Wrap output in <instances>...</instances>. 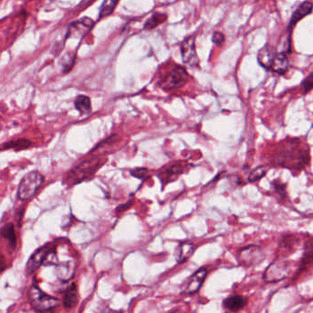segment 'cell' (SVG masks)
I'll list each match as a JSON object with an SVG mask.
<instances>
[{"instance_id":"1","label":"cell","mask_w":313,"mask_h":313,"mask_svg":"<svg viewBox=\"0 0 313 313\" xmlns=\"http://www.w3.org/2000/svg\"><path fill=\"white\" fill-rule=\"evenodd\" d=\"M28 299L31 306L38 313H54V309L59 305L57 298L45 293L37 285L30 287Z\"/></svg>"},{"instance_id":"2","label":"cell","mask_w":313,"mask_h":313,"mask_svg":"<svg viewBox=\"0 0 313 313\" xmlns=\"http://www.w3.org/2000/svg\"><path fill=\"white\" fill-rule=\"evenodd\" d=\"M101 159L98 157H92L84 160V162L80 163L78 166L69 172L66 177V182L68 185H74L84 181L85 179H90L95 171L100 168Z\"/></svg>"},{"instance_id":"3","label":"cell","mask_w":313,"mask_h":313,"mask_svg":"<svg viewBox=\"0 0 313 313\" xmlns=\"http://www.w3.org/2000/svg\"><path fill=\"white\" fill-rule=\"evenodd\" d=\"M43 181L44 177L39 171L34 170L26 174L18 186L17 197L22 201H28L31 199L40 188Z\"/></svg>"},{"instance_id":"4","label":"cell","mask_w":313,"mask_h":313,"mask_svg":"<svg viewBox=\"0 0 313 313\" xmlns=\"http://www.w3.org/2000/svg\"><path fill=\"white\" fill-rule=\"evenodd\" d=\"M266 255L263 249L258 246H246L237 252V260L241 266L246 268L256 267L263 262Z\"/></svg>"},{"instance_id":"5","label":"cell","mask_w":313,"mask_h":313,"mask_svg":"<svg viewBox=\"0 0 313 313\" xmlns=\"http://www.w3.org/2000/svg\"><path fill=\"white\" fill-rule=\"evenodd\" d=\"M290 274L291 266L289 262L277 258L266 269L262 278L267 283H276L284 280Z\"/></svg>"},{"instance_id":"6","label":"cell","mask_w":313,"mask_h":313,"mask_svg":"<svg viewBox=\"0 0 313 313\" xmlns=\"http://www.w3.org/2000/svg\"><path fill=\"white\" fill-rule=\"evenodd\" d=\"M189 78V75L184 68L175 66L168 72L160 81V86L163 89H177L183 86Z\"/></svg>"},{"instance_id":"7","label":"cell","mask_w":313,"mask_h":313,"mask_svg":"<svg viewBox=\"0 0 313 313\" xmlns=\"http://www.w3.org/2000/svg\"><path fill=\"white\" fill-rule=\"evenodd\" d=\"M180 50L184 64L190 67H196L199 65V58L196 51L194 36H190L182 41L180 45Z\"/></svg>"},{"instance_id":"8","label":"cell","mask_w":313,"mask_h":313,"mask_svg":"<svg viewBox=\"0 0 313 313\" xmlns=\"http://www.w3.org/2000/svg\"><path fill=\"white\" fill-rule=\"evenodd\" d=\"M95 22L90 17H83L72 23L68 28L66 39H82L94 27Z\"/></svg>"},{"instance_id":"9","label":"cell","mask_w":313,"mask_h":313,"mask_svg":"<svg viewBox=\"0 0 313 313\" xmlns=\"http://www.w3.org/2000/svg\"><path fill=\"white\" fill-rule=\"evenodd\" d=\"M208 270L206 268H201L196 271L195 273L190 276L182 287V292L188 295L194 294L201 289V286L206 279Z\"/></svg>"},{"instance_id":"10","label":"cell","mask_w":313,"mask_h":313,"mask_svg":"<svg viewBox=\"0 0 313 313\" xmlns=\"http://www.w3.org/2000/svg\"><path fill=\"white\" fill-rule=\"evenodd\" d=\"M50 246H45L40 247L38 250L34 252L33 254L31 255V257H29L28 263H27V268H26L28 274H33L34 272L36 270H38L41 265H43L45 257L48 254Z\"/></svg>"},{"instance_id":"11","label":"cell","mask_w":313,"mask_h":313,"mask_svg":"<svg viewBox=\"0 0 313 313\" xmlns=\"http://www.w3.org/2000/svg\"><path fill=\"white\" fill-rule=\"evenodd\" d=\"M248 298L243 295H233L227 297L223 302V307L231 313H238L246 307Z\"/></svg>"},{"instance_id":"12","label":"cell","mask_w":313,"mask_h":313,"mask_svg":"<svg viewBox=\"0 0 313 313\" xmlns=\"http://www.w3.org/2000/svg\"><path fill=\"white\" fill-rule=\"evenodd\" d=\"M55 267V274L59 280L66 282L73 279L75 273V262L73 260L59 262Z\"/></svg>"},{"instance_id":"13","label":"cell","mask_w":313,"mask_h":313,"mask_svg":"<svg viewBox=\"0 0 313 313\" xmlns=\"http://www.w3.org/2000/svg\"><path fill=\"white\" fill-rule=\"evenodd\" d=\"M313 4L309 1H305L302 3V5L298 6V8L292 14L291 22H290V28L291 29L296 25L297 23L299 22L300 20H302V18H304L308 15H310L313 11Z\"/></svg>"},{"instance_id":"14","label":"cell","mask_w":313,"mask_h":313,"mask_svg":"<svg viewBox=\"0 0 313 313\" xmlns=\"http://www.w3.org/2000/svg\"><path fill=\"white\" fill-rule=\"evenodd\" d=\"M313 264V239L308 240L304 247H303V253L302 257L300 261V269L299 273H301L303 270L307 269L311 265Z\"/></svg>"},{"instance_id":"15","label":"cell","mask_w":313,"mask_h":313,"mask_svg":"<svg viewBox=\"0 0 313 313\" xmlns=\"http://www.w3.org/2000/svg\"><path fill=\"white\" fill-rule=\"evenodd\" d=\"M194 250H195V246L192 243H190V242L180 243L176 252V259L178 264L186 262L191 257Z\"/></svg>"},{"instance_id":"16","label":"cell","mask_w":313,"mask_h":313,"mask_svg":"<svg viewBox=\"0 0 313 313\" xmlns=\"http://www.w3.org/2000/svg\"><path fill=\"white\" fill-rule=\"evenodd\" d=\"M62 302H63V306L66 309H73L78 304V290L74 283L70 286L64 292Z\"/></svg>"},{"instance_id":"17","label":"cell","mask_w":313,"mask_h":313,"mask_svg":"<svg viewBox=\"0 0 313 313\" xmlns=\"http://www.w3.org/2000/svg\"><path fill=\"white\" fill-rule=\"evenodd\" d=\"M33 142L31 140L27 139H18V140L8 141L6 143H4L0 147L1 151H6V150H14V151H24L28 148H31L33 146Z\"/></svg>"},{"instance_id":"18","label":"cell","mask_w":313,"mask_h":313,"mask_svg":"<svg viewBox=\"0 0 313 313\" xmlns=\"http://www.w3.org/2000/svg\"><path fill=\"white\" fill-rule=\"evenodd\" d=\"M288 68H289V61L286 54L277 52L269 70H271L274 73L282 74L287 72Z\"/></svg>"},{"instance_id":"19","label":"cell","mask_w":313,"mask_h":313,"mask_svg":"<svg viewBox=\"0 0 313 313\" xmlns=\"http://www.w3.org/2000/svg\"><path fill=\"white\" fill-rule=\"evenodd\" d=\"M276 53L277 52L271 47L266 46V47H264L263 49H261L258 53V62L263 67L269 70V68L271 66L272 62L274 60Z\"/></svg>"},{"instance_id":"20","label":"cell","mask_w":313,"mask_h":313,"mask_svg":"<svg viewBox=\"0 0 313 313\" xmlns=\"http://www.w3.org/2000/svg\"><path fill=\"white\" fill-rule=\"evenodd\" d=\"M184 171V165L182 164H174L172 166L168 167L163 171V176L161 179H164L165 182H168L172 179H175L180 174Z\"/></svg>"},{"instance_id":"21","label":"cell","mask_w":313,"mask_h":313,"mask_svg":"<svg viewBox=\"0 0 313 313\" xmlns=\"http://www.w3.org/2000/svg\"><path fill=\"white\" fill-rule=\"evenodd\" d=\"M167 19V15L164 13H154L144 24V28L151 30L165 22Z\"/></svg>"},{"instance_id":"22","label":"cell","mask_w":313,"mask_h":313,"mask_svg":"<svg viewBox=\"0 0 313 313\" xmlns=\"http://www.w3.org/2000/svg\"><path fill=\"white\" fill-rule=\"evenodd\" d=\"M0 234L4 238H6V240L9 242V244H10V246L12 247L16 246V244H17V235H16V232H15V228H14L13 224L9 223V224H5L2 227Z\"/></svg>"},{"instance_id":"23","label":"cell","mask_w":313,"mask_h":313,"mask_svg":"<svg viewBox=\"0 0 313 313\" xmlns=\"http://www.w3.org/2000/svg\"><path fill=\"white\" fill-rule=\"evenodd\" d=\"M74 105H75V108L82 115H87V114H89L92 111L91 101H90V98L88 96L80 95L76 98Z\"/></svg>"},{"instance_id":"24","label":"cell","mask_w":313,"mask_h":313,"mask_svg":"<svg viewBox=\"0 0 313 313\" xmlns=\"http://www.w3.org/2000/svg\"><path fill=\"white\" fill-rule=\"evenodd\" d=\"M118 3V0H104L99 12V18L108 17L109 15H111Z\"/></svg>"},{"instance_id":"25","label":"cell","mask_w":313,"mask_h":313,"mask_svg":"<svg viewBox=\"0 0 313 313\" xmlns=\"http://www.w3.org/2000/svg\"><path fill=\"white\" fill-rule=\"evenodd\" d=\"M298 238L292 235H286L280 241V248L285 253H291L292 249L297 246Z\"/></svg>"},{"instance_id":"26","label":"cell","mask_w":313,"mask_h":313,"mask_svg":"<svg viewBox=\"0 0 313 313\" xmlns=\"http://www.w3.org/2000/svg\"><path fill=\"white\" fill-rule=\"evenodd\" d=\"M62 66L64 73H67L71 68L73 67V63H74V55L71 53H67L65 56L62 57Z\"/></svg>"},{"instance_id":"27","label":"cell","mask_w":313,"mask_h":313,"mask_svg":"<svg viewBox=\"0 0 313 313\" xmlns=\"http://www.w3.org/2000/svg\"><path fill=\"white\" fill-rule=\"evenodd\" d=\"M267 171L263 167H259V168H256L255 170H253L249 177H248V180L250 182H256L257 180L263 178L264 176L266 175Z\"/></svg>"},{"instance_id":"28","label":"cell","mask_w":313,"mask_h":313,"mask_svg":"<svg viewBox=\"0 0 313 313\" xmlns=\"http://www.w3.org/2000/svg\"><path fill=\"white\" fill-rule=\"evenodd\" d=\"M302 88H303L304 94L309 93L310 91L313 89V73H311L310 75H308L306 78L304 79V81L302 82Z\"/></svg>"},{"instance_id":"29","label":"cell","mask_w":313,"mask_h":313,"mask_svg":"<svg viewBox=\"0 0 313 313\" xmlns=\"http://www.w3.org/2000/svg\"><path fill=\"white\" fill-rule=\"evenodd\" d=\"M148 173H149V171H148L147 168H136V169L131 171V174H132L134 177H136V178H138V179H143V178H145L146 176L148 175Z\"/></svg>"},{"instance_id":"30","label":"cell","mask_w":313,"mask_h":313,"mask_svg":"<svg viewBox=\"0 0 313 313\" xmlns=\"http://www.w3.org/2000/svg\"><path fill=\"white\" fill-rule=\"evenodd\" d=\"M213 42L215 43L216 45H222L224 43V34L221 33V32H218V31H216V32H214L213 35Z\"/></svg>"},{"instance_id":"31","label":"cell","mask_w":313,"mask_h":313,"mask_svg":"<svg viewBox=\"0 0 313 313\" xmlns=\"http://www.w3.org/2000/svg\"><path fill=\"white\" fill-rule=\"evenodd\" d=\"M6 268V259L4 256L0 253V273H2Z\"/></svg>"},{"instance_id":"32","label":"cell","mask_w":313,"mask_h":313,"mask_svg":"<svg viewBox=\"0 0 313 313\" xmlns=\"http://www.w3.org/2000/svg\"><path fill=\"white\" fill-rule=\"evenodd\" d=\"M105 313H121L120 312H118V311H113V310H108Z\"/></svg>"},{"instance_id":"33","label":"cell","mask_w":313,"mask_h":313,"mask_svg":"<svg viewBox=\"0 0 313 313\" xmlns=\"http://www.w3.org/2000/svg\"><path fill=\"white\" fill-rule=\"evenodd\" d=\"M171 313H185L182 312V311H179V310H176V311H174Z\"/></svg>"}]
</instances>
